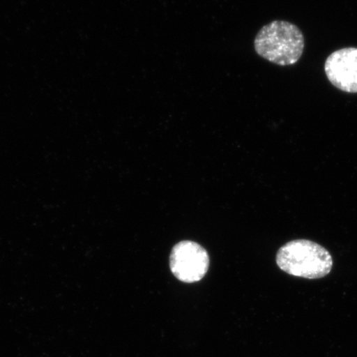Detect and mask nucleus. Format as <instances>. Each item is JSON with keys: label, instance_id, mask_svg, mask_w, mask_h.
I'll return each mask as SVG.
<instances>
[{"label": "nucleus", "instance_id": "f257e3e1", "mask_svg": "<svg viewBox=\"0 0 357 357\" xmlns=\"http://www.w3.org/2000/svg\"><path fill=\"white\" fill-rule=\"evenodd\" d=\"M259 56L281 66L297 63L305 50V38L301 30L291 22L275 20L259 31L254 40Z\"/></svg>", "mask_w": 357, "mask_h": 357}, {"label": "nucleus", "instance_id": "f03ea898", "mask_svg": "<svg viewBox=\"0 0 357 357\" xmlns=\"http://www.w3.org/2000/svg\"><path fill=\"white\" fill-rule=\"evenodd\" d=\"M276 263L281 271L305 279H320L333 269L331 254L322 245L310 240L290 241L279 249Z\"/></svg>", "mask_w": 357, "mask_h": 357}, {"label": "nucleus", "instance_id": "20e7f679", "mask_svg": "<svg viewBox=\"0 0 357 357\" xmlns=\"http://www.w3.org/2000/svg\"><path fill=\"white\" fill-rule=\"evenodd\" d=\"M324 70L331 84L346 93H357V48L347 47L332 53Z\"/></svg>", "mask_w": 357, "mask_h": 357}, {"label": "nucleus", "instance_id": "7ed1b4c3", "mask_svg": "<svg viewBox=\"0 0 357 357\" xmlns=\"http://www.w3.org/2000/svg\"><path fill=\"white\" fill-rule=\"evenodd\" d=\"M169 266L173 275L182 282H198L208 270V254L199 244L192 241H183L172 249Z\"/></svg>", "mask_w": 357, "mask_h": 357}]
</instances>
